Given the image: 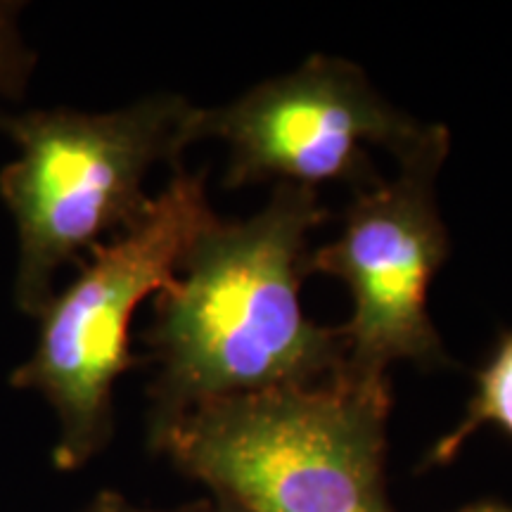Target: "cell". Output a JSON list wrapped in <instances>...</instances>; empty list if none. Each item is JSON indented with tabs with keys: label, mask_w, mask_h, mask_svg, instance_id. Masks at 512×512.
I'll return each mask as SVG.
<instances>
[{
	"label": "cell",
	"mask_w": 512,
	"mask_h": 512,
	"mask_svg": "<svg viewBox=\"0 0 512 512\" xmlns=\"http://www.w3.org/2000/svg\"><path fill=\"white\" fill-rule=\"evenodd\" d=\"M389 411V380L335 373L204 403L150 434V446L245 512H392Z\"/></svg>",
	"instance_id": "obj_2"
},
{
	"label": "cell",
	"mask_w": 512,
	"mask_h": 512,
	"mask_svg": "<svg viewBox=\"0 0 512 512\" xmlns=\"http://www.w3.org/2000/svg\"><path fill=\"white\" fill-rule=\"evenodd\" d=\"M204 174L176 169L145 214L81 261L76 278L41 313L36 347L10 384L53 408L60 437L57 470H79L112 437L114 387L138 363L131 323L138 306L176 283L192 242L211 221Z\"/></svg>",
	"instance_id": "obj_4"
},
{
	"label": "cell",
	"mask_w": 512,
	"mask_h": 512,
	"mask_svg": "<svg viewBox=\"0 0 512 512\" xmlns=\"http://www.w3.org/2000/svg\"><path fill=\"white\" fill-rule=\"evenodd\" d=\"M81 512H214V503H195L178 510H147L128 503L124 496L114 494V491H102Z\"/></svg>",
	"instance_id": "obj_9"
},
{
	"label": "cell",
	"mask_w": 512,
	"mask_h": 512,
	"mask_svg": "<svg viewBox=\"0 0 512 512\" xmlns=\"http://www.w3.org/2000/svg\"><path fill=\"white\" fill-rule=\"evenodd\" d=\"M430 126L384 100L358 64L313 55L228 105L197 107L190 136L192 143L216 138L228 145L226 188L273 181L309 190L349 183L363 190L377 183L370 145L401 159Z\"/></svg>",
	"instance_id": "obj_6"
},
{
	"label": "cell",
	"mask_w": 512,
	"mask_h": 512,
	"mask_svg": "<svg viewBox=\"0 0 512 512\" xmlns=\"http://www.w3.org/2000/svg\"><path fill=\"white\" fill-rule=\"evenodd\" d=\"M214 512H245V510H240V508H233V505L214 503Z\"/></svg>",
	"instance_id": "obj_11"
},
{
	"label": "cell",
	"mask_w": 512,
	"mask_h": 512,
	"mask_svg": "<svg viewBox=\"0 0 512 512\" xmlns=\"http://www.w3.org/2000/svg\"><path fill=\"white\" fill-rule=\"evenodd\" d=\"M195 112L183 95L159 93L98 114H0L19 150L0 171V200L17 230L15 306L24 316L41 318L55 275L145 214V178L159 162L181 169Z\"/></svg>",
	"instance_id": "obj_3"
},
{
	"label": "cell",
	"mask_w": 512,
	"mask_h": 512,
	"mask_svg": "<svg viewBox=\"0 0 512 512\" xmlns=\"http://www.w3.org/2000/svg\"><path fill=\"white\" fill-rule=\"evenodd\" d=\"M36 55L19 31V5L0 3V98H19L34 72Z\"/></svg>",
	"instance_id": "obj_8"
},
{
	"label": "cell",
	"mask_w": 512,
	"mask_h": 512,
	"mask_svg": "<svg viewBox=\"0 0 512 512\" xmlns=\"http://www.w3.org/2000/svg\"><path fill=\"white\" fill-rule=\"evenodd\" d=\"M328 219L318 190L275 185L259 214L216 216L157 294L145 330L157 375L150 434L204 403L302 387L342 368V337L299 302L309 235Z\"/></svg>",
	"instance_id": "obj_1"
},
{
	"label": "cell",
	"mask_w": 512,
	"mask_h": 512,
	"mask_svg": "<svg viewBox=\"0 0 512 512\" xmlns=\"http://www.w3.org/2000/svg\"><path fill=\"white\" fill-rule=\"evenodd\" d=\"M458 512H512L510 505L503 503H494V501H484V503H472L467 508L458 510Z\"/></svg>",
	"instance_id": "obj_10"
},
{
	"label": "cell",
	"mask_w": 512,
	"mask_h": 512,
	"mask_svg": "<svg viewBox=\"0 0 512 512\" xmlns=\"http://www.w3.org/2000/svg\"><path fill=\"white\" fill-rule=\"evenodd\" d=\"M446 126L432 124L399 162L392 181L356 190L337 240L311 249L306 275H330L349 287L354 313L339 330L342 368L361 380H389L396 361L439 368L448 354L427 297L448 259L437 176L448 155Z\"/></svg>",
	"instance_id": "obj_5"
},
{
	"label": "cell",
	"mask_w": 512,
	"mask_h": 512,
	"mask_svg": "<svg viewBox=\"0 0 512 512\" xmlns=\"http://www.w3.org/2000/svg\"><path fill=\"white\" fill-rule=\"evenodd\" d=\"M496 425L512 437V330L501 337L486 366L477 373V387L465 418L432 446L425 465H446L458 456L479 427Z\"/></svg>",
	"instance_id": "obj_7"
}]
</instances>
